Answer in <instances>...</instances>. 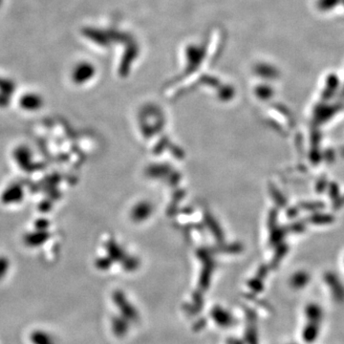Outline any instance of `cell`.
I'll return each mask as SVG.
<instances>
[{"instance_id": "1", "label": "cell", "mask_w": 344, "mask_h": 344, "mask_svg": "<svg viewBox=\"0 0 344 344\" xmlns=\"http://www.w3.org/2000/svg\"><path fill=\"white\" fill-rule=\"evenodd\" d=\"M94 73H95L94 66L87 63H82L75 66L72 72V80L75 83L81 84L93 78Z\"/></svg>"}, {"instance_id": "2", "label": "cell", "mask_w": 344, "mask_h": 344, "mask_svg": "<svg viewBox=\"0 0 344 344\" xmlns=\"http://www.w3.org/2000/svg\"><path fill=\"white\" fill-rule=\"evenodd\" d=\"M19 105L27 111H36L43 105V98L34 93L23 95L19 99Z\"/></svg>"}, {"instance_id": "3", "label": "cell", "mask_w": 344, "mask_h": 344, "mask_svg": "<svg viewBox=\"0 0 344 344\" xmlns=\"http://www.w3.org/2000/svg\"><path fill=\"white\" fill-rule=\"evenodd\" d=\"M23 197V191L21 188L17 185L11 186L4 190L2 200L7 204H14L19 202Z\"/></svg>"}, {"instance_id": "4", "label": "cell", "mask_w": 344, "mask_h": 344, "mask_svg": "<svg viewBox=\"0 0 344 344\" xmlns=\"http://www.w3.org/2000/svg\"><path fill=\"white\" fill-rule=\"evenodd\" d=\"M15 88L16 86L14 82H11L10 80L0 78V92L3 95H6V96L11 95L15 91Z\"/></svg>"}, {"instance_id": "5", "label": "cell", "mask_w": 344, "mask_h": 344, "mask_svg": "<svg viewBox=\"0 0 344 344\" xmlns=\"http://www.w3.org/2000/svg\"><path fill=\"white\" fill-rule=\"evenodd\" d=\"M1 3H2V0H0V5H1Z\"/></svg>"}]
</instances>
